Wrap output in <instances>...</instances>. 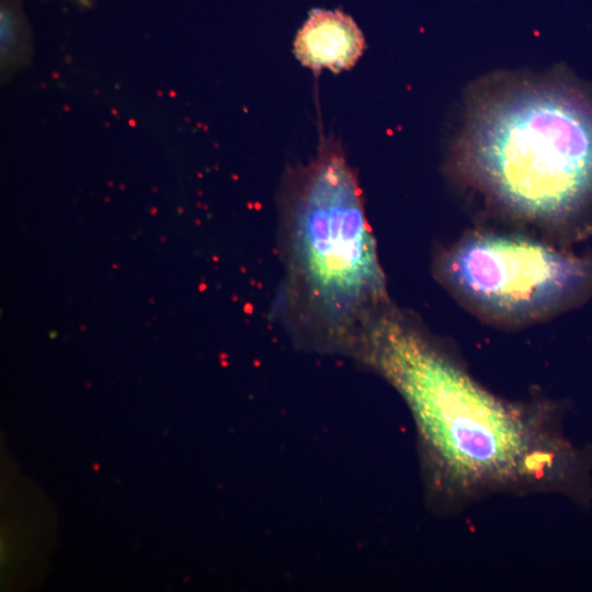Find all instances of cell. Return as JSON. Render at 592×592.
Here are the masks:
<instances>
[{
	"label": "cell",
	"mask_w": 592,
	"mask_h": 592,
	"mask_svg": "<svg viewBox=\"0 0 592 592\" xmlns=\"http://www.w3.org/2000/svg\"><path fill=\"white\" fill-rule=\"evenodd\" d=\"M280 248L288 323L321 348L355 352L390 303L357 177L333 138L283 182Z\"/></svg>",
	"instance_id": "cell-1"
},
{
	"label": "cell",
	"mask_w": 592,
	"mask_h": 592,
	"mask_svg": "<svg viewBox=\"0 0 592 592\" xmlns=\"http://www.w3.org/2000/svg\"><path fill=\"white\" fill-rule=\"evenodd\" d=\"M364 49L365 39L356 22L339 10H312L294 41L296 58L314 71L348 70Z\"/></svg>",
	"instance_id": "cell-5"
},
{
	"label": "cell",
	"mask_w": 592,
	"mask_h": 592,
	"mask_svg": "<svg viewBox=\"0 0 592 592\" xmlns=\"http://www.w3.org/2000/svg\"><path fill=\"white\" fill-rule=\"evenodd\" d=\"M462 162L510 212L576 227L592 207V102L557 82L503 88L471 111Z\"/></svg>",
	"instance_id": "cell-2"
},
{
	"label": "cell",
	"mask_w": 592,
	"mask_h": 592,
	"mask_svg": "<svg viewBox=\"0 0 592 592\" xmlns=\"http://www.w3.org/2000/svg\"><path fill=\"white\" fill-rule=\"evenodd\" d=\"M436 272L475 310L508 322L558 314L592 294V257L515 235L467 236L441 255Z\"/></svg>",
	"instance_id": "cell-4"
},
{
	"label": "cell",
	"mask_w": 592,
	"mask_h": 592,
	"mask_svg": "<svg viewBox=\"0 0 592 592\" xmlns=\"http://www.w3.org/2000/svg\"><path fill=\"white\" fill-rule=\"evenodd\" d=\"M400 391L426 440L455 474L510 476L528 452V430L515 411L476 384L391 305L356 351Z\"/></svg>",
	"instance_id": "cell-3"
}]
</instances>
